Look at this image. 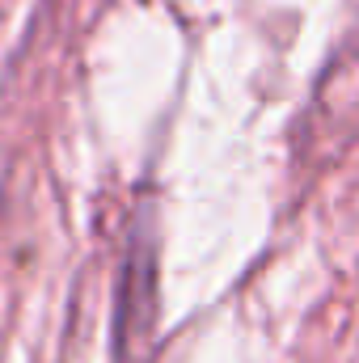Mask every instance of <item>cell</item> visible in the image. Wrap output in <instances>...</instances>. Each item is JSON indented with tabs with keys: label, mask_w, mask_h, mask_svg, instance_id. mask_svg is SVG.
<instances>
[]
</instances>
